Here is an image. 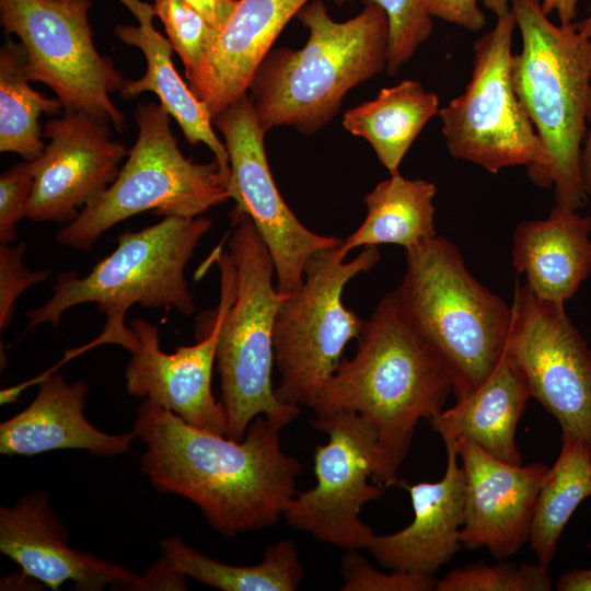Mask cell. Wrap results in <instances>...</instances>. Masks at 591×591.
I'll return each instance as SVG.
<instances>
[{"label": "cell", "mask_w": 591, "mask_h": 591, "mask_svg": "<svg viewBox=\"0 0 591 591\" xmlns=\"http://www.w3.org/2000/svg\"><path fill=\"white\" fill-rule=\"evenodd\" d=\"M281 427L259 415L241 441L194 427L149 399L134 431L146 444L142 473L162 493L182 496L224 536L276 523L297 494L299 461L283 453Z\"/></svg>", "instance_id": "cell-1"}, {"label": "cell", "mask_w": 591, "mask_h": 591, "mask_svg": "<svg viewBox=\"0 0 591 591\" xmlns=\"http://www.w3.org/2000/svg\"><path fill=\"white\" fill-rule=\"evenodd\" d=\"M355 356L341 360L312 407L316 416L348 410L374 430L391 486L415 428L443 410L453 390L449 367L402 310L395 291L362 323Z\"/></svg>", "instance_id": "cell-2"}, {"label": "cell", "mask_w": 591, "mask_h": 591, "mask_svg": "<svg viewBox=\"0 0 591 591\" xmlns=\"http://www.w3.org/2000/svg\"><path fill=\"white\" fill-rule=\"evenodd\" d=\"M356 16L331 18L323 0L297 14L309 31L300 49H270L248 85L258 120L267 131L290 126L306 136L338 114L345 95L387 66L389 21L383 9L362 0Z\"/></svg>", "instance_id": "cell-3"}, {"label": "cell", "mask_w": 591, "mask_h": 591, "mask_svg": "<svg viewBox=\"0 0 591 591\" xmlns=\"http://www.w3.org/2000/svg\"><path fill=\"white\" fill-rule=\"evenodd\" d=\"M231 225L229 251L216 257L221 283L216 363L225 437L241 441L255 417L283 428L300 406L281 403L271 382L275 318L288 293L276 287L273 257L251 218L234 207Z\"/></svg>", "instance_id": "cell-4"}, {"label": "cell", "mask_w": 591, "mask_h": 591, "mask_svg": "<svg viewBox=\"0 0 591 591\" xmlns=\"http://www.w3.org/2000/svg\"><path fill=\"white\" fill-rule=\"evenodd\" d=\"M510 9L522 39L512 57V84L545 151L528 175L553 187L556 204L578 210L588 200L580 153L591 104V38L578 22L554 24L541 0H510Z\"/></svg>", "instance_id": "cell-5"}, {"label": "cell", "mask_w": 591, "mask_h": 591, "mask_svg": "<svg viewBox=\"0 0 591 591\" xmlns=\"http://www.w3.org/2000/svg\"><path fill=\"white\" fill-rule=\"evenodd\" d=\"M212 222L205 217H164L140 231H125L116 248L84 277L73 270L61 273L50 299L26 313V332L42 324L57 326L72 306L95 303L106 314L99 343L119 344L129 351L135 337L125 326V314L134 304L190 315L193 297L185 266Z\"/></svg>", "instance_id": "cell-6"}, {"label": "cell", "mask_w": 591, "mask_h": 591, "mask_svg": "<svg viewBox=\"0 0 591 591\" xmlns=\"http://www.w3.org/2000/svg\"><path fill=\"white\" fill-rule=\"evenodd\" d=\"M406 252V270L395 290L416 328L440 354L461 399L480 386L506 349L511 305L468 270L459 248L433 239Z\"/></svg>", "instance_id": "cell-7"}, {"label": "cell", "mask_w": 591, "mask_h": 591, "mask_svg": "<svg viewBox=\"0 0 591 591\" xmlns=\"http://www.w3.org/2000/svg\"><path fill=\"white\" fill-rule=\"evenodd\" d=\"M170 118L160 104L137 107L139 132L127 161L116 179L57 232L59 244L89 251L105 231L140 212L195 218L231 198L230 178L219 163L186 158Z\"/></svg>", "instance_id": "cell-8"}, {"label": "cell", "mask_w": 591, "mask_h": 591, "mask_svg": "<svg viewBox=\"0 0 591 591\" xmlns=\"http://www.w3.org/2000/svg\"><path fill=\"white\" fill-rule=\"evenodd\" d=\"M340 244L309 259L301 286L287 294L276 314L274 358L280 382L275 394L283 404L312 407L345 347L361 332L363 320L344 305L341 296L354 277L379 262L380 252L368 246L346 262Z\"/></svg>", "instance_id": "cell-9"}, {"label": "cell", "mask_w": 591, "mask_h": 591, "mask_svg": "<svg viewBox=\"0 0 591 591\" xmlns=\"http://www.w3.org/2000/svg\"><path fill=\"white\" fill-rule=\"evenodd\" d=\"M512 12L473 44L471 79L464 92L439 109L449 153L490 173L513 165L540 166L544 147L512 84Z\"/></svg>", "instance_id": "cell-10"}, {"label": "cell", "mask_w": 591, "mask_h": 591, "mask_svg": "<svg viewBox=\"0 0 591 591\" xmlns=\"http://www.w3.org/2000/svg\"><path fill=\"white\" fill-rule=\"evenodd\" d=\"M90 0H0V22L26 51L30 81L48 85L65 111L82 112L123 130L111 93L124 77L99 54L88 20Z\"/></svg>", "instance_id": "cell-11"}, {"label": "cell", "mask_w": 591, "mask_h": 591, "mask_svg": "<svg viewBox=\"0 0 591 591\" xmlns=\"http://www.w3.org/2000/svg\"><path fill=\"white\" fill-rule=\"evenodd\" d=\"M312 426L328 437L314 452L316 485L297 493L283 517L322 542L346 551L368 548L375 534L361 521V508L391 486L376 434L348 410L317 416Z\"/></svg>", "instance_id": "cell-12"}, {"label": "cell", "mask_w": 591, "mask_h": 591, "mask_svg": "<svg viewBox=\"0 0 591 591\" xmlns=\"http://www.w3.org/2000/svg\"><path fill=\"white\" fill-rule=\"evenodd\" d=\"M507 354L521 371L531 397L555 417L561 438L582 441L591 452V349L565 303L542 300L524 283L512 298Z\"/></svg>", "instance_id": "cell-13"}, {"label": "cell", "mask_w": 591, "mask_h": 591, "mask_svg": "<svg viewBox=\"0 0 591 591\" xmlns=\"http://www.w3.org/2000/svg\"><path fill=\"white\" fill-rule=\"evenodd\" d=\"M212 123L224 138L235 208L251 218L267 245L277 289L290 293L301 286L309 259L343 240L309 230L285 202L266 157V130L247 93L217 114Z\"/></svg>", "instance_id": "cell-14"}, {"label": "cell", "mask_w": 591, "mask_h": 591, "mask_svg": "<svg viewBox=\"0 0 591 591\" xmlns=\"http://www.w3.org/2000/svg\"><path fill=\"white\" fill-rule=\"evenodd\" d=\"M109 125L82 112L65 111L50 119L44 153L31 161L34 188L26 218L69 223L79 208L104 192L118 176L126 147L109 137Z\"/></svg>", "instance_id": "cell-15"}, {"label": "cell", "mask_w": 591, "mask_h": 591, "mask_svg": "<svg viewBox=\"0 0 591 591\" xmlns=\"http://www.w3.org/2000/svg\"><path fill=\"white\" fill-rule=\"evenodd\" d=\"M454 442L465 475L461 544L470 549L486 547L496 559L503 560L529 541L535 501L548 466L507 463L471 440Z\"/></svg>", "instance_id": "cell-16"}, {"label": "cell", "mask_w": 591, "mask_h": 591, "mask_svg": "<svg viewBox=\"0 0 591 591\" xmlns=\"http://www.w3.org/2000/svg\"><path fill=\"white\" fill-rule=\"evenodd\" d=\"M219 326L217 312L210 329L196 344L166 354L160 348L158 326L132 320L135 345L125 369L127 393L153 402L194 427L225 436V414L211 391Z\"/></svg>", "instance_id": "cell-17"}, {"label": "cell", "mask_w": 591, "mask_h": 591, "mask_svg": "<svg viewBox=\"0 0 591 591\" xmlns=\"http://www.w3.org/2000/svg\"><path fill=\"white\" fill-rule=\"evenodd\" d=\"M0 552L24 575L54 591L66 581L80 591L135 590L140 579L125 567L71 548L68 530L45 491L30 493L0 508Z\"/></svg>", "instance_id": "cell-18"}, {"label": "cell", "mask_w": 591, "mask_h": 591, "mask_svg": "<svg viewBox=\"0 0 591 591\" xmlns=\"http://www.w3.org/2000/svg\"><path fill=\"white\" fill-rule=\"evenodd\" d=\"M447 468L434 483L403 484L410 495L414 519L391 534L374 535L367 549L391 570L434 575L459 551L464 522L465 475L454 441H443Z\"/></svg>", "instance_id": "cell-19"}, {"label": "cell", "mask_w": 591, "mask_h": 591, "mask_svg": "<svg viewBox=\"0 0 591 591\" xmlns=\"http://www.w3.org/2000/svg\"><path fill=\"white\" fill-rule=\"evenodd\" d=\"M311 0H239L192 92L211 117L247 93L252 77L288 22Z\"/></svg>", "instance_id": "cell-20"}, {"label": "cell", "mask_w": 591, "mask_h": 591, "mask_svg": "<svg viewBox=\"0 0 591 591\" xmlns=\"http://www.w3.org/2000/svg\"><path fill=\"white\" fill-rule=\"evenodd\" d=\"M88 385L69 383L60 373L46 376L34 401L0 425V452L4 455L79 449L112 457L129 450L135 431L108 434L84 416Z\"/></svg>", "instance_id": "cell-21"}, {"label": "cell", "mask_w": 591, "mask_h": 591, "mask_svg": "<svg viewBox=\"0 0 591 591\" xmlns=\"http://www.w3.org/2000/svg\"><path fill=\"white\" fill-rule=\"evenodd\" d=\"M591 217L556 204L542 220L518 223L512 265L542 300L565 303L591 271Z\"/></svg>", "instance_id": "cell-22"}, {"label": "cell", "mask_w": 591, "mask_h": 591, "mask_svg": "<svg viewBox=\"0 0 591 591\" xmlns=\"http://www.w3.org/2000/svg\"><path fill=\"white\" fill-rule=\"evenodd\" d=\"M125 4L138 19L139 25H117L115 33L124 43L143 53L147 70L140 79L125 80L121 96L132 99L143 92L157 94L160 105L175 119L186 140L192 146L205 143L212 151L221 171L230 178L227 148L213 131L212 117L207 106L175 70L169 39L153 27V7L140 0H127Z\"/></svg>", "instance_id": "cell-23"}, {"label": "cell", "mask_w": 591, "mask_h": 591, "mask_svg": "<svg viewBox=\"0 0 591 591\" xmlns=\"http://www.w3.org/2000/svg\"><path fill=\"white\" fill-rule=\"evenodd\" d=\"M530 398L521 371L506 351L480 386L428 421L443 441L467 439L501 461L521 465L515 433Z\"/></svg>", "instance_id": "cell-24"}, {"label": "cell", "mask_w": 591, "mask_h": 591, "mask_svg": "<svg viewBox=\"0 0 591 591\" xmlns=\"http://www.w3.org/2000/svg\"><path fill=\"white\" fill-rule=\"evenodd\" d=\"M439 97L415 80L381 89L375 99L344 114L343 126L369 142L391 175L430 118L439 113Z\"/></svg>", "instance_id": "cell-25"}, {"label": "cell", "mask_w": 591, "mask_h": 591, "mask_svg": "<svg viewBox=\"0 0 591 591\" xmlns=\"http://www.w3.org/2000/svg\"><path fill=\"white\" fill-rule=\"evenodd\" d=\"M437 186L401 173L379 183L363 198L367 215L360 227L343 240V256L359 246L396 244L412 250L437 236L434 205Z\"/></svg>", "instance_id": "cell-26"}, {"label": "cell", "mask_w": 591, "mask_h": 591, "mask_svg": "<svg viewBox=\"0 0 591 591\" xmlns=\"http://www.w3.org/2000/svg\"><path fill=\"white\" fill-rule=\"evenodd\" d=\"M163 556L185 577L223 591H293L303 578V567L292 541L270 545L259 564L231 566L212 559L181 538L160 543Z\"/></svg>", "instance_id": "cell-27"}, {"label": "cell", "mask_w": 591, "mask_h": 591, "mask_svg": "<svg viewBox=\"0 0 591 591\" xmlns=\"http://www.w3.org/2000/svg\"><path fill=\"white\" fill-rule=\"evenodd\" d=\"M591 497V452L577 439L561 438V449L540 487L531 521L529 542L545 569L570 517Z\"/></svg>", "instance_id": "cell-28"}, {"label": "cell", "mask_w": 591, "mask_h": 591, "mask_svg": "<svg viewBox=\"0 0 591 591\" xmlns=\"http://www.w3.org/2000/svg\"><path fill=\"white\" fill-rule=\"evenodd\" d=\"M28 82L26 51L7 35L0 49V151L34 161L46 148L40 114H60L63 105L59 99L42 95Z\"/></svg>", "instance_id": "cell-29"}, {"label": "cell", "mask_w": 591, "mask_h": 591, "mask_svg": "<svg viewBox=\"0 0 591 591\" xmlns=\"http://www.w3.org/2000/svg\"><path fill=\"white\" fill-rule=\"evenodd\" d=\"M153 9L173 50L184 63L186 79H190L209 57L220 31L185 0H154Z\"/></svg>", "instance_id": "cell-30"}, {"label": "cell", "mask_w": 591, "mask_h": 591, "mask_svg": "<svg viewBox=\"0 0 591 591\" xmlns=\"http://www.w3.org/2000/svg\"><path fill=\"white\" fill-rule=\"evenodd\" d=\"M548 569L538 563H482L454 569L437 580V591H549Z\"/></svg>", "instance_id": "cell-31"}, {"label": "cell", "mask_w": 591, "mask_h": 591, "mask_svg": "<svg viewBox=\"0 0 591 591\" xmlns=\"http://www.w3.org/2000/svg\"><path fill=\"white\" fill-rule=\"evenodd\" d=\"M351 0H335L341 5ZM380 5L389 21V51L386 72L396 76L401 67L431 35L432 15L428 0H371Z\"/></svg>", "instance_id": "cell-32"}, {"label": "cell", "mask_w": 591, "mask_h": 591, "mask_svg": "<svg viewBox=\"0 0 591 591\" xmlns=\"http://www.w3.org/2000/svg\"><path fill=\"white\" fill-rule=\"evenodd\" d=\"M341 591H431L436 589L434 575L392 570L391 573L373 568L357 549H349L340 564Z\"/></svg>", "instance_id": "cell-33"}, {"label": "cell", "mask_w": 591, "mask_h": 591, "mask_svg": "<svg viewBox=\"0 0 591 591\" xmlns=\"http://www.w3.org/2000/svg\"><path fill=\"white\" fill-rule=\"evenodd\" d=\"M34 188L31 161L20 162L0 176V242L10 244L15 239L20 220L26 217Z\"/></svg>", "instance_id": "cell-34"}, {"label": "cell", "mask_w": 591, "mask_h": 591, "mask_svg": "<svg viewBox=\"0 0 591 591\" xmlns=\"http://www.w3.org/2000/svg\"><path fill=\"white\" fill-rule=\"evenodd\" d=\"M26 244H0V329L3 331L14 313L19 296L49 276V270L31 271L23 262Z\"/></svg>", "instance_id": "cell-35"}, {"label": "cell", "mask_w": 591, "mask_h": 591, "mask_svg": "<svg viewBox=\"0 0 591 591\" xmlns=\"http://www.w3.org/2000/svg\"><path fill=\"white\" fill-rule=\"evenodd\" d=\"M482 2L497 18L511 11L510 0H482ZM428 11L433 18L472 32L482 30L486 24V16L478 7V0H428Z\"/></svg>", "instance_id": "cell-36"}, {"label": "cell", "mask_w": 591, "mask_h": 591, "mask_svg": "<svg viewBox=\"0 0 591 591\" xmlns=\"http://www.w3.org/2000/svg\"><path fill=\"white\" fill-rule=\"evenodd\" d=\"M185 576L174 568L165 556L149 568L135 590H185Z\"/></svg>", "instance_id": "cell-37"}, {"label": "cell", "mask_w": 591, "mask_h": 591, "mask_svg": "<svg viewBox=\"0 0 591 591\" xmlns=\"http://www.w3.org/2000/svg\"><path fill=\"white\" fill-rule=\"evenodd\" d=\"M194 10L221 32L239 0H185Z\"/></svg>", "instance_id": "cell-38"}, {"label": "cell", "mask_w": 591, "mask_h": 591, "mask_svg": "<svg viewBox=\"0 0 591 591\" xmlns=\"http://www.w3.org/2000/svg\"><path fill=\"white\" fill-rule=\"evenodd\" d=\"M558 591H591V567L564 572L556 583Z\"/></svg>", "instance_id": "cell-39"}, {"label": "cell", "mask_w": 591, "mask_h": 591, "mask_svg": "<svg viewBox=\"0 0 591 591\" xmlns=\"http://www.w3.org/2000/svg\"><path fill=\"white\" fill-rule=\"evenodd\" d=\"M579 0H541V5L546 15L556 12L560 24L575 22Z\"/></svg>", "instance_id": "cell-40"}, {"label": "cell", "mask_w": 591, "mask_h": 591, "mask_svg": "<svg viewBox=\"0 0 591 591\" xmlns=\"http://www.w3.org/2000/svg\"><path fill=\"white\" fill-rule=\"evenodd\" d=\"M588 121L590 123V128L587 130L582 142L583 147L581 148L580 153V171L583 190L587 198L591 200V104Z\"/></svg>", "instance_id": "cell-41"}, {"label": "cell", "mask_w": 591, "mask_h": 591, "mask_svg": "<svg viewBox=\"0 0 591 591\" xmlns=\"http://www.w3.org/2000/svg\"><path fill=\"white\" fill-rule=\"evenodd\" d=\"M578 28L583 36L591 38V5L587 18L578 22Z\"/></svg>", "instance_id": "cell-42"}, {"label": "cell", "mask_w": 591, "mask_h": 591, "mask_svg": "<svg viewBox=\"0 0 591 591\" xmlns=\"http://www.w3.org/2000/svg\"><path fill=\"white\" fill-rule=\"evenodd\" d=\"M587 546H588L589 548H591V541H589V542L587 543Z\"/></svg>", "instance_id": "cell-43"}]
</instances>
